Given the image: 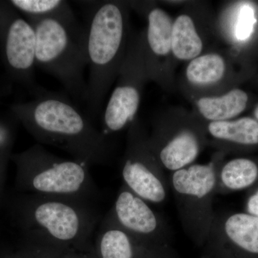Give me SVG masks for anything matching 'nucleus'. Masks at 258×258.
Here are the masks:
<instances>
[{
  "label": "nucleus",
  "mask_w": 258,
  "mask_h": 258,
  "mask_svg": "<svg viewBox=\"0 0 258 258\" xmlns=\"http://www.w3.org/2000/svg\"><path fill=\"white\" fill-rule=\"evenodd\" d=\"M86 3L88 5L86 30L89 67L86 102L89 113L96 115L124 61L128 18L124 5L116 2Z\"/></svg>",
  "instance_id": "1"
},
{
  "label": "nucleus",
  "mask_w": 258,
  "mask_h": 258,
  "mask_svg": "<svg viewBox=\"0 0 258 258\" xmlns=\"http://www.w3.org/2000/svg\"><path fill=\"white\" fill-rule=\"evenodd\" d=\"M20 112L39 139L86 157L103 155L105 142L88 118L69 100L59 94L38 95Z\"/></svg>",
  "instance_id": "2"
},
{
  "label": "nucleus",
  "mask_w": 258,
  "mask_h": 258,
  "mask_svg": "<svg viewBox=\"0 0 258 258\" xmlns=\"http://www.w3.org/2000/svg\"><path fill=\"white\" fill-rule=\"evenodd\" d=\"M30 23L36 34L35 63L58 80L75 98L86 101V27L73 28L50 18H30Z\"/></svg>",
  "instance_id": "3"
},
{
  "label": "nucleus",
  "mask_w": 258,
  "mask_h": 258,
  "mask_svg": "<svg viewBox=\"0 0 258 258\" xmlns=\"http://www.w3.org/2000/svg\"><path fill=\"white\" fill-rule=\"evenodd\" d=\"M219 169L213 162L193 164L171 174V189L183 228L195 240H207L211 228Z\"/></svg>",
  "instance_id": "4"
},
{
  "label": "nucleus",
  "mask_w": 258,
  "mask_h": 258,
  "mask_svg": "<svg viewBox=\"0 0 258 258\" xmlns=\"http://www.w3.org/2000/svg\"><path fill=\"white\" fill-rule=\"evenodd\" d=\"M132 144L123 164L122 176L132 192L144 201L161 204L167 196V184L157 157L139 138L137 131L132 134Z\"/></svg>",
  "instance_id": "5"
},
{
  "label": "nucleus",
  "mask_w": 258,
  "mask_h": 258,
  "mask_svg": "<svg viewBox=\"0 0 258 258\" xmlns=\"http://www.w3.org/2000/svg\"><path fill=\"white\" fill-rule=\"evenodd\" d=\"M207 240L225 244L244 257L258 258V217L244 211L215 214Z\"/></svg>",
  "instance_id": "6"
},
{
  "label": "nucleus",
  "mask_w": 258,
  "mask_h": 258,
  "mask_svg": "<svg viewBox=\"0 0 258 258\" xmlns=\"http://www.w3.org/2000/svg\"><path fill=\"white\" fill-rule=\"evenodd\" d=\"M36 34L31 23L15 18L8 25L5 39L7 62L17 72L29 76L35 64Z\"/></svg>",
  "instance_id": "7"
},
{
  "label": "nucleus",
  "mask_w": 258,
  "mask_h": 258,
  "mask_svg": "<svg viewBox=\"0 0 258 258\" xmlns=\"http://www.w3.org/2000/svg\"><path fill=\"white\" fill-rule=\"evenodd\" d=\"M115 214L120 225L137 235H166L161 220L146 201L130 191H123L115 202Z\"/></svg>",
  "instance_id": "8"
},
{
  "label": "nucleus",
  "mask_w": 258,
  "mask_h": 258,
  "mask_svg": "<svg viewBox=\"0 0 258 258\" xmlns=\"http://www.w3.org/2000/svg\"><path fill=\"white\" fill-rule=\"evenodd\" d=\"M201 149L199 134L191 128H181L158 144L156 157L163 169L174 172L193 164Z\"/></svg>",
  "instance_id": "9"
},
{
  "label": "nucleus",
  "mask_w": 258,
  "mask_h": 258,
  "mask_svg": "<svg viewBox=\"0 0 258 258\" xmlns=\"http://www.w3.org/2000/svg\"><path fill=\"white\" fill-rule=\"evenodd\" d=\"M50 165L34 178L35 189L45 193L69 194L79 191L86 172L79 163L71 161L49 162Z\"/></svg>",
  "instance_id": "10"
},
{
  "label": "nucleus",
  "mask_w": 258,
  "mask_h": 258,
  "mask_svg": "<svg viewBox=\"0 0 258 258\" xmlns=\"http://www.w3.org/2000/svg\"><path fill=\"white\" fill-rule=\"evenodd\" d=\"M35 217L39 225L58 240H71L79 232V216L74 209L66 204L57 202L42 204L35 210Z\"/></svg>",
  "instance_id": "11"
},
{
  "label": "nucleus",
  "mask_w": 258,
  "mask_h": 258,
  "mask_svg": "<svg viewBox=\"0 0 258 258\" xmlns=\"http://www.w3.org/2000/svg\"><path fill=\"white\" fill-rule=\"evenodd\" d=\"M208 132L215 140L232 147L247 149L258 147V122L253 117L210 122Z\"/></svg>",
  "instance_id": "12"
},
{
  "label": "nucleus",
  "mask_w": 258,
  "mask_h": 258,
  "mask_svg": "<svg viewBox=\"0 0 258 258\" xmlns=\"http://www.w3.org/2000/svg\"><path fill=\"white\" fill-rule=\"evenodd\" d=\"M258 186V160L235 158L220 167L216 193L252 189Z\"/></svg>",
  "instance_id": "13"
},
{
  "label": "nucleus",
  "mask_w": 258,
  "mask_h": 258,
  "mask_svg": "<svg viewBox=\"0 0 258 258\" xmlns=\"http://www.w3.org/2000/svg\"><path fill=\"white\" fill-rule=\"evenodd\" d=\"M249 95L240 88H233L220 96L203 97L197 102L199 111L210 122L235 119L249 103Z\"/></svg>",
  "instance_id": "14"
},
{
  "label": "nucleus",
  "mask_w": 258,
  "mask_h": 258,
  "mask_svg": "<svg viewBox=\"0 0 258 258\" xmlns=\"http://www.w3.org/2000/svg\"><path fill=\"white\" fill-rule=\"evenodd\" d=\"M203 42L192 19L189 15H179L173 23L171 52L176 59L190 60L200 56Z\"/></svg>",
  "instance_id": "15"
},
{
  "label": "nucleus",
  "mask_w": 258,
  "mask_h": 258,
  "mask_svg": "<svg viewBox=\"0 0 258 258\" xmlns=\"http://www.w3.org/2000/svg\"><path fill=\"white\" fill-rule=\"evenodd\" d=\"M12 5L30 18H50L59 20L73 28H81L71 5L64 0H13Z\"/></svg>",
  "instance_id": "16"
},
{
  "label": "nucleus",
  "mask_w": 258,
  "mask_h": 258,
  "mask_svg": "<svg viewBox=\"0 0 258 258\" xmlns=\"http://www.w3.org/2000/svg\"><path fill=\"white\" fill-rule=\"evenodd\" d=\"M147 41L157 56H166L171 51L173 23L170 16L160 8L151 10L147 15Z\"/></svg>",
  "instance_id": "17"
},
{
  "label": "nucleus",
  "mask_w": 258,
  "mask_h": 258,
  "mask_svg": "<svg viewBox=\"0 0 258 258\" xmlns=\"http://www.w3.org/2000/svg\"><path fill=\"white\" fill-rule=\"evenodd\" d=\"M226 69V62L222 56L205 54L190 61L186 70V79L195 86H208L221 81Z\"/></svg>",
  "instance_id": "18"
},
{
  "label": "nucleus",
  "mask_w": 258,
  "mask_h": 258,
  "mask_svg": "<svg viewBox=\"0 0 258 258\" xmlns=\"http://www.w3.org/2000/svg\"><path fill=\"white\" fill-rule=\"evenodd\" d=\"M102 258H132L133 248L128 235L121 230L105 232L101 242Z\"/></svg>",
  "instance_id": "19"
},
{
  "label": "nucleus",
  "mask_w": 258,
  "mask_h": 258,
  "mask_svg": "<svg viewBox=\"0 0 258 258\" xmlns=\"http://www.w3.org/2000/svg\"><path fill=\"white\" fill-rule=\"evenodd\" d=\"M254 22L255 18L253 9L248 5H243L240 10L236 23V37L240 40L248 38L253 30Z\"/></svg>",
  "instance_id": "20"
},
{
  "label": "nucleus",
  "mask_w": 258,
  "mask_h": 258,
  "mask_svg": "<svg viewBox=\"0 0 258 258\" xmlns=\"http://www.w3.org/2000/svg\"><path fill=\"white\" fill-rule=\"evenodd\" d=\"M244 212L258 217V186L250 190L246 200Z\"/></svg>",
  "instance_id": "21"
},
{
  "label": "nucleus",
  "mask_w": 258,
  "mask_h": 258,
  "mask_svg": "<svg viewBox=\"0 0 258 258\" xmlns=\"http://www.w3.org/2000/svg\"><path fill=\"white\" fill-rule=\"evenodd\" d=\"M252 115H253V118L254 119L257 120L258 122V103L256 104V106H254L253 112H252Z\"/></svg>",
  "instance_id": "22"
}]
</instances>
